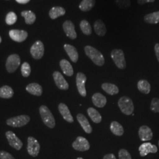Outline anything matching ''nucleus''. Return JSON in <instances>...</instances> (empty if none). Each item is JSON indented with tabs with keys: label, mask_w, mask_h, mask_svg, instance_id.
Returning a JSON list of instances; mask_svg holds the SVG:
<instances>
[{
	"label": "nucleus",
	"mask_w": 159,
	"mask_h": 159,
	"mask_svg": "<svg viewBox=\"0 0 159 159\" xmlns=\"http://www.w3.org/2000/svg\"><path fill=\"white\" fill-rule=\"evenodd\" d=\"M84 51L87 56L97 66L101 67L104 64L105 60L102 53L94 47L90 46H85Z\"/></svg>",
	"instance_id": "f257e3e1"
},
{
	"label": "nucleus",
	"mask_w": 159,
	"mask_h": 159,
	"mask_svg": "<svg viewBox=\"0 0 159 159\" xmlns=\"http://www.w3.org/2000/svg\"><path fill=\"white\" fill-rule=\"evenodd\" d=\"M39 111L43 123L50 129L54 128L56 125V121L50 109L46 106L43 105L40 107Z\"/></svg>",
	"instance_id": "f03ea898"
},
{
	"label": "nucleus",
	"mask_w": 159,
	"mask_h": 159,
	"mask_svg": "<svg viewBox=\"0 0 159 159\" xmlns=\"http://www.w3.org/2000/svg\"><path fill=\"white\" fill-rule=\"evenodd\" d=\"M118 106L120 110L125 115L132 114L134 111V104L130 98L128 97H121L118 102Z\"/></svg>",
	"instance_id": "7ed1b4c3"
},
{
	"label": "nucleus",
	"mask_w": 159,
	"mask_h": 159,
	"mask_svg": "<svg viewBox=\"0 0 159 159\" xmlns=\"http://www.w3.org/2000/svg\"><path fill=\"white\" fill-rule=\"evenodd\" d=\"M111 57L116 66L120 69H125L126 67L125 54L120 49H114L111 52Z\"/></svg>",
	"instance_id": "20e7f679"
},
{
	"label": "nucleus",
	"mask_w": 159,
	"mask_h": 159,
	"mask_svg": "<svg viewBox=\"0 0 159 159\" xmlns=\"http://www.w3.org/2000/svg\"><path fill=\"white\" fill-rule=\"evenodd\" d=\"M30 120L27 115H21L17 117L10 118L7 120V125L13 127H21L26 125Z\"/></svg>",
	"instance_id": "39448f33"
},
{
	"label": "nucleus",
	"mask_w": 159,
	"mask_h": 159,
	"mask_svg": "<svg viewBox=\"0 0 159 159\" xmlns=\"http://www.w3.org/2000/svg\"><path fill=\"white\" fill-rule=\"evenodd\" d=\"M20 64V58L17 54H11L7 58L6 69L8 73L14 72Z\"/></svg>",
	"instance_id": "423d86ee"
},
{
	"label": "nucleus",
	"mask_w": 159,
	"mask_h": 159,
	"mask_svg": "<svg viewBox=\"0 0 159 159\" xmlns=\"http://www.w3.org/2000/svg\"><path fill=\"white\" fill-rule=\"evenodd\" d=\"M27 142V151L29 154L33 157H37L40 152L39 143L33 137H29Z\"/></svg>",
	"instance_id": "0eeeda50"
},
{
	"label": "nucleus",
	"mask_w": 159,
	"mask_h": 159,
	"mask_svg": "<svg viewBox=\"0 0 159 159\" xmlns=\"http://www.w3.org/2000/svg\"><path fill=\"white\" fill-rule=\"evenodd\" d=\"M30 52L33 57L39 60L41 58L44 54V47L43 43L41 41H37L30 49Z\"/></svg>",
	"instance_id": "6e6552de"
},
{
	"label": "nucleus",
	"mask_w": 159,
	"mask_h": 159,
	"mask_svg": "<svg viewBox=\"0 0 159 159\" xmlns=\"http://www.w3.org/2000/svg\"><path fill=\"white\" fill-rule=\"evenodd\" d=\"M74 149L79 152H85L90 149V146L89 141L83 137H78L72 144Z\"/></svg>",
	"instance_id": "1a4fd4ad"
},
{
	"label": "nucleus",
	"mask_w": 159,
	"mask_h": 159,
	"mask_svg": "<svg viewBox=\"0 0 159 159\" xmlns=\"http://www.w3.org/2000/svg\"><path fill=\"white\" fill-rule=\"evenodd\" d=\"M6 136L9 144L12 148L20 150L23 147V142L11 131H8L6 133Z\"/></svg>",
	"instance_id": "9d476101"
},
{
	"label": "nucleus",
	"mask_w": 159,
	"mask_h": 159,
	"mask_svg": "<svg viewBox=\"0 0 159 159\" xmlns=\"http://www.w3.org/2000/svg\"><path fill=\"white\" fill-rule=\"evenodd\" d=\"M87 81V77L85 74L79 72L77 74L76 76V85L80 94L82 97L87 96V91L85 89V83Z\"/></svg>",
	"instance_id": "9b49d317"
},
{
	"label": "nucleus",
	"mask_w": 159,
	"mask_h": 159,
	"mask_svg": "<svg viewBox=\"0 0 159 159\" xmlns=\"http://www.w3.org/2000/svg\"><path fill=\"white\" fill-rule=\"evenodd\" d=\"M140 155L142 157H145L149 153H156L158 151L156 145L151 143H144L139 148Z\"/></svg>",
	"instance_id": "f8f14e48"
},
{
	"label": "nucleus",
	"mask_w": 159,
	"mask_h": 159,
	"mask_svg": "<svg viewBox=\"0 0 159 159\" xmlns=\"http://www.w3.org/2000/svg\"><path fill=\"white\" fill-rule=\"evenodd\" d=\"M54 82L57 87L62 90H67L69 88L68 83L64 79L63 75L59 71H54L52 74Z\"/></svg>",
	"instance_id": "ddd939ff"
},
{
	"label": "nucleus",
	"mask_w": 159,
	"mask_h": 159,
	"mask_svg": "<svg viewBox=\"0 0 159 159\" xmlns=\"http://www.w3.org/2000/svg\"><path fill=\"white\" fill-rule=\"evenodd\" d=\"M139 136L143 142L150 141L153 139V134L152 129L147 125H142L139 130Z\"/></svg>",
	"instance_id": "4468645a"
},
{
	"label": "nucleus",
	"mask_w": 159,
	"mask_h": 159,
	"mask_svg": "<svg viewBox=\"0 0 159 159\" xmlns=\"http://www.w3.org/2000/svg\"><path fill=\"white\" fill-rule=\"evenodd\" d=\"M63 30L67 36L71 40L77 38V33L75 30L74 24L70 20H67L63 23Z\"/></svg>",
	"instance_id": "2eb2a0df"
},
{
	"label": "nucleus",
	"mask_w": 159,
	"mask_h": 159,
	"mask_svg": "<svg viewBox=\"0 0 159 159\" xmlns=\"http://www.w3.org/2000/svg\"><path fill=\"white\" fill-rule=\"evenodd\" d=\"M9 35L12 40L19 43L23 42L28 37L27 32L24 30H12L10 31Z\"/></svg>",
	"instance_id": "dca6fc26"
},
{
	"label": "nucleus",
	"mask_w": 159,
	"mask_h": 159,
	"mask_svg": "<svg viewBox=\"0 0 159 159\" xmlns=\"http://www.w3.org/2000/svg\"><path fill=\"white\" fill-rule=\"evenodd\" d=\"M58 108L59 112L63 116L64 119L70 123H72L74 122V119H73L71 114L70 113V111L68 109V107L67 106V105H66L64 103H60L58 105Z\"/></svg>",
	"instance_id": "f3484780"
},
{
	"label": "nucleus",
	"mask_w": 159,
	"mask_h": 159,
	"mask_svg": "<svg viewBox=\"0 0 159 159\" xmlns=\"http://www.w3.org/2000/svg\"><path fill=\"white\" fill-rule=\"evenodd\" d=\"M77 119L86 133L90 134L92 133L93 129L89 120L85 117L84 115L81 113L78 114L77 116Z\"/></svg>",
	"instance_id": "a211bd4d"
},
{
	"label": "nucleus",
	"mask_w": 159,
	"mask_h": 159,
	"mask_svg": "<svg viewBox=\"0 0 159 159\" xmlns=\"http://www.w3.org/2000/svg\"><path fill=\"white\" fill-rule=\"evenodd\" d=\"M92 102L94 105L97 107L102 108L106 106L107 103V99L106 97L102 95V94L100 93H96L94 94L92 97Z\"/></svg>",
	"instance_id": "6ab92c4d"
},
{
	"label": "nucleus",
	"mask_w": 159,
	"mask_h": 159,
	"mask_svg": "<svg viewBox=\"0 0 159 159\" xmlns=\"http://www.w3.org/2000/svg\"><path fill=\"white\" fill-rule=\"evenodd\" d=\"M64 48L68 54L70 60L73 63H77L79 60V53L74 46L70 44H65L64 46Z\"/></svg>",
	"instance_id": "aec40b11"
},
{
	"label": "nucleus",
	"mask_w": 159,
	"mask_h": 159,
	"mask_svg": "<svg viewBox=\"0 0 159 159\" xmlns=\"http://www.w3.org/2000/svg\"><path fill=\"white\" fill-rule=\"evenodd\" d=\"M94 29L97 35L100 37L104 36L107 32L106 27L104 22L100 19L97 20L94 23Z\"/></svg>",
	"instance_id": "412c9836"
},
{
	"label": "nucleus",
	"mask_w": 159,
	"mask_h": 159,
	"mask_svg": "<svg viewBox=\"0 0 159 159\" xmlns=\"http://www.w3.org/2000/svg\"><path fill=\"white\" fill-rule=\"evenodd\" d=\"M60 66L63 71V73L68 77L72 76L74 74L73 68L70 63L67 60L63 59L60 62Z\"/></svg>",
	"instance_id": "4be33fe9"
},
{
	"label": "nucleus",
	"mask_w": 159,
	"mask_h": 159,
	"mask_svg": "<svg viewBox=\"0 0 159 159\" xmlns=\"http://www.w3.org/2000/svg\"><path fill=\"white\" fill-rule=\"evenodd\" d=\"M26 90L30 94L37 96H41L43 93L42 87L39 84L35 83H31L27 85L26 87Z\"/></svg>",
	"instance_id": "5701e85b"
},
{
	"label": "nucleus",
	"mask_w": 159,
	"mask_h": 159,
	"mask_svg": "<svg viewBox=\"0 0 159 159\" xmlns=\"http://www.w3.org/2000/svg\"><path fill=\"white\" fill-rule=\"evenodd\" d=\"M137 89L143 94H148L151 90V85L147 80H140L137 83Z\"/></svg>",
	"instance_id": "b1692460"
},
{
	"label": "nucleus",
	"mask_w": 159,
	"mask_h": 159,
	"mask_svg": "<svg viewBox=\"0 0 159 159\" xmlns=\"http://www.w3.org/2000/svg\"><path fill=\"white\" fill-rule=\"evenodd\" d=\"M102 88L104 91L111 96L116 95L118 94L119 92V88L115 84H111V83H103L102 85Z\"/></svg>",
	"instance_id": "393cba45"
},
{
	"label": "nucleus",
	"mask_w": 159,
	"mask_h": 159,
	"mask_svg": "<svg viewBox=\"0 0 159 159\" xmlns=\"http://www.w3.org/2000/svg\"><path fill=\"white\" fill-rule=\"evenodd\" d=\"M87 113L90 117L91 120L95 123H100L102 121V117L100 113L93 107H90L87 109Z\"/></svg>",
	"instance_id": "a878e982"
},
{
	"label": "nucleus",
	"mask_w": 159,
	"mask_h": 159,
	"mask_svg": "<svg viewBox=\"0 0 159 159\" xmlns=\"http://www.w3.org/2000/svg\"><path fill=\"white\" fill-rule=\"evenodd\" d=\"M66 14L65 9L61 7H52L49 12V16L51 19L54 20L58 17L64 16Z\"/></svg>",
	"instance_id": "bb28decb"
},
{
	"label": "nucleus",
	"mask_w": 159,
	"mask_h": 159,
	"mask_svg": "<svg viewBox=\"0 0 159 159\" xmlns=\"http://www.w3.org/2000/svg\"><path fill=\"white\" fill-rule=\"evenodd\" d=\"M96 4V0H83L79 5L81 11L87 12L90 11Z\"/></svg>",
	"instance_id": "cd10ccee"
},
{
	"label": "nucleus",
	"mask_w": 159,
	"mask_h": 159,
	"mask_svg": "<svg viewBox=\"0 0 159 159\" xmlns=\"http://www.w3.org/2000/svg\"><path fill=\"white\" fill-rule=\"evenodd\" d=\"M110 130L111 131L114 135L117 136H121L124 133L123 127L119 123L116 121L111 122L110 125Z\"/></svg>",
	"instance_id": "c85d7f7f"
},
{
	"label": "nucleus",
	"mask_w": 159,
	"mask_h": 159,
	"mask_svg": "<svg viewBox=\"0 0 159 159\" xmlns=\"http://www.w3.org/2000/svg\"><path fill=\"white\" fill-rule=\"evenodd\" d=\"M144 21L148 24H156L159 23V11L148 14L144 17Z\"/></svg>",
	"instance_id": "c756f323"
},
{
	"label": "nucleus",
	"mask_w": 159,
	"mask_h": 159,
	"mask_svg": "<svg viewBox=\"0 0 159 159\" xmlns=\"http://www.w3.org/2000/svg\"><path fill=\"white\" fill-rule=\"evenodd\" d=\"M14 95V90L8 85H4L0 88V97L10 98Z\"/></svg>",
	"instance_id": "7c9ffc66"
},
{
	"label": "nucleus",
	"mask_w": 159,
	"mask_h": 159,
	"mask_svg": "<svg viewBox=\"0 0 159 159\" xmlns=\"http://www.w3.org/2000/svg\"><path fill=\"white\" fill-rule=\"evenodd\" d=\"M80 27L83 33L86 35H90L92 33L91 25L87 20H82L80 23Z\"/></svg>",
	"instance_id": "2f4dec72"
},
{
	"label": "nucleus",
	"mask_w": 159,
	"mask_h": 159,
	"mask_svg": "<svg viewBox=\"0 0 159 159\" xmlns=\"http://www.w3.org/2000/svg\"><path fill=\"white\" fill-rule=\"evenodd\" d=\"M21 15L25 18V23L27 24H32L35 21L36 16L34 12L31 11H24L21 12Z\"/></svg>",
	"instance_id": "473e14b6"
},
{
	"label": "nucleus",
	"mask_w": 159,
	"mask_h": 159,
	"mask_svg": "<svg viewBox=\"0 0 159 159\" xmlns=\"http://www.w3.org/2000/svg\"><path fill=\"white\" fill-rule=\"evenodd\" d=\"M17 15L14 12H10L6 16V22L8 25H12L17 21Z\"/></svg>",
	"instance_id": "72a5a7b5"
},
{
	"label": "nucleus",
	"mask_w": 159,
	"mask_h": 159,
	"mask_svg": "<svg viewBox=\"0 0 159 159\" xmlns=\"http://www.w3.org/2000/svg\"><path fill=\"white\" fill-rule=\"evenodd\" d=\"M21 71L23 77H28L31 73V67L29 63L27 62L23 63Z\"/></svg>",
	"instance_id": "f704fd0d"
},
{
	"label": "nucleus",
	"mask_w": 159,
	"mask_h": 159,
	"mask_svg": "<svg viewBox=\"0 0 159 159\" xmlns=\"http://www.w3.org/2000/svg\"><path fill=\"white\" fill-rule=\"evenodd\" d=\"M115 2L121 9H126L131 6L130 0H115Z\"/></svg>",
	"instance_id": "c9c22d12"
},
{
	"label": "nucleus",
	"mask_w": 159,
	"mask_h": 159,
	"mask_svg": "<svg viewBox=\"0 0 159 159\" xmlns=\"http://www.w3.org/2000/svg\"><path fill=\"white\" fill-rule=\"evenodd\" d=\"M150 110L154 113H159V98H153L152 100Z\"/></svg>",
	"instance_id": "e433bc0d"
},
{
	"label": "nucleus",
	"mask_w": 159,
	"mask_h": 159,
	"mask_svg": "<svg viewBox=\"0 0 159 159\" xmlns=\"http://www.w3.org/2000/svg\"><path fill=\"white\" fill-rule=\"evenodd\" d=\"M119 159H132L130 153L125 149H121L119 152Z\"/></svg>",
	"instance_id": "4c0bfd02"
},
{
	"label": "nucleus",
	"mask_w": 159,
	"mask_h": 159,
	"mask_svg": "<svg viewBox=\"0 0 159 159\" xmlns=\"http://www.w3.org/2000/svg\"><path fill=\"white\" fill-rule=\"evenodd\" d=\"M0 159H15L11 154L6 151L0 152Z\"/></svg>",
	"instance_id": "58836bf2"
},
{
	"label": "nucleus",
	"mask_w": 159,
	"mask_h": 159,
	"mask_svg": "<svg viewBox=\"0 0 159 159\" xmlns=\"http://www.w3.org/2000/svg\"><path fill=\"white\" fill-rule=\"evenodd\" d=\"M155 1V0H137V3L140 5L142 6L146 3L148 2H154Z\"/></svg>",
	"instance_id": "ea45409f"
},
{
	"label": "nucleus",
	"mask_w": 159,
	"mask_h": 159,
	"mask_svg": "<svg viewBox=\"0 0 159 159\" xmlns=\"http://www.w3.org/2000/svg\"><path fill=\"white\" fill-rule=\"evenodd\" d=\"M154 51L157 57V59L159 62V43H157L154 46Z\"/></svg>",
	"instance_id": "a19ab883"
},
{
	"label": "nucleus",
	"mask_w": 159,
	"mask_h": 159,
	"mask_svg": "<svg viewBox=\"0 0 159 159\" xmlns=\"http://www.w3.org/2000/svg\"><path fill=\"white\" fill-rule=\"evenodd\" d=\"M103 159H117L116 156L114 155L113 154L110 153L106 154L104 157Z\"/></svg>",
	"instance_id": "79ce46f5"
},
{
	"label": "nucleus",
	"mask_w": 159,
	"mask_h": 159,
	"mask_svg": "<svg viewBox=\"0 0 159 159\" xmlns=\"http://www.w3.org/2000/svg\"><path fill=\"white\" fill-rule=\"evenodd\" d=\"M17 2L20 3V4H25L28 3L30 0H16Z\"/></svg>",
	"instance_id": "37998d69"
},
{
	"label": "nucleus",
	"mask_w": 159,
	"mask_h": 159,
	"mask_svg": "<svg viewBox=\"0 0 159 159\" xmlns=\"http://www.w3.org/2000/svg\"><path fill=\"white\" fill-rule=\"evenodd\" d=\"M77 159H84L83 158H82V157H78Z\"/></svg>",
	"instance_id": "c03bdc74"
},
{
	"label": "nucleus",
	"mask_w": 159,
	"mask_h": 159,
	"mask_svg": "<svg viewBox=\"0 0 159 159\" xmlns=\"http://www.w3.org/2000/svg\"><path fill=\"white\" fill-rule=\"evenodd\" d=\"M1 37H0V43H1Z\"/></svg>",
	"instance_id": "a18cd8bd"
},
{
	"label": "nucleus",
	"mask_w": 159,
	"mask_h": 159,
	"mask_svg": "<svg viewBox=\"0 0 159 159\" xmlns=\"http://www.w3.org/2000/svg\"><path fill=\"white\" fill-rule=\"evenodd\" d=\"M158 144H159V142H158Z\"/></svg>",
	"instance_id": "49530a36"
}]
</instances>
